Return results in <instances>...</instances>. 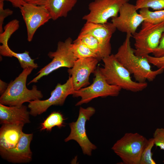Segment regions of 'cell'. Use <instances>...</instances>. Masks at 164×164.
I'll use <instances>...</instances> for the list:
<instances>
[{
  "label": "cell",
  "mask_w": 164,
  "mask_h": 164,
  "mask_svg": "<svg viewBox=\"0 0 164 164\" xmlns=\"http://www.w3.org/2000/svg\"><path fill=\"white\" fill-rule=\"evenodd\" d=\"M132 35L127 34L125 39L114 55L117 60L133 75L137 82H145L146 80L153 81L164 69H151L150 64L146 57L136 55L132 47L130 39Z\"/></svg>",
  "instance_id": "6da1fadb"
},
{
  "label": "cell",
  "mask_w": 164,
  "mask_h": 164,
  "mask_svg": "<svg viewBox=\"0 0 164 164\" xmlns=\"http://www.w3.org/2000/svg\"><path fill=\"white\" fill-rule=\"evenodd\" d=\"M103 67L99 68L100 72L109 84L115 85L132 92L142 91L148 86L146 82L140 83L133 81L131 73L116 58L111 54L102 60Z\"/></svg>",
  "instance_id": "7a4b0ae2"
},
{
  "label": "cell",
  "mask_w": 164,
  "mask_h": 164,
  "mask_svg": "<svg viewBox=\"0 0 164 164\" xmlns=\"http://www.w3.org/2000/svg\"><path fill=\"white\" fill-rule=\"evenodd\" d=\"M34 68L30 67L24 69L14 80L8 85L7 89L0 97V103L10 106H20L25 102L39 100L43 95L34 85L31 90L27 89L26 81L28 76Z\"/></svg>",
  "instance_id": "3957f363"
},
{
  "label": "cell",
  "mask_w": 164,
  "mask_h": 164,
  "mask_svg": "<svg viewBox=\"0 0 164 164\" xmlns=\"http://www.w3.org/2000/svg\"><path fill=\"white\" fill-rule=\"evenodd\" d=\"M148 139L138 133H126L111 148L125 164H139Z\"/></svg>",
  "instance_id": "277c9868"
},
{
  "label": "cell",
  "mask_w": 164,
  "mask_h": 164,
  "mask_svg": "<svg viewBox=\"0 0 164 164\" xmlns=\"http://www.w3.org/2000/svg\"><path fill=\"white\" fill-rule=\"evenodd\" d=\"M164 32V22L154 24L144 21L141 29L132 35L135 40L134 51L137 56L145 57L158 47Z\"/></svg>",
  "instance_id": "5b68a950"
},
{
  "label": "cell",
  "mask_w": 164,
  "mask_h": 164,
  "mask_svg": "<svg viewBox=\"0 0 164 164\" xmlns=\"http://www.w3.org/2000/svg\"><path fill=\"white\" fill-rule=\"evenodd\" d=\"M95 77L92 83L88 86L75 91L72 95L73 97H80V99L75 104L81 105L90 102L98 97H116L122 89L120 87L109 84L99 70V67L93 73Z\"/></svg>",
  "instance_id": "8992f818"
},
{
  "label": "cell",
  "mask_w": 164,
  "mask_h": 164,
  "mask_svg": "<svg viewBox=\"0 0 164 164\" xmlns=\"http://www.w3.org/2000/svg\"><path fill=\"white\" fill-rule=\"evenodd\" d=\"M72 40L70 37L64 41H59L57 48L55 52H49L48 55L52 59V61L42 68L37 73V76L32 80L28 84L36 83L43 76L49 74L58 69L62 67L71 68L77 59L74 56L72 50Z\"/></svg>",
  "instance_id": "52a82bcc"
},
{
  "label": "cell",
  "mask_w": 164,
  "mask_h": 164,
  "mask_svg": "<svg viewBox=\"0 0 164 164\" xmlns=\"http://www.w3.org/2000/svg\"><path fill=\"white\" fill-rule=\"evenodd\" d=\"M95 112L94 108L91 107L84 108L80 107L78 118L75 121L69 124L70 132L64 139L65 142L74 140L80 147L83 154L91 156L93 150L97 149L96 146L91 142L87 135L85 125Z\"/></svg>",
  "instance_id": "ba28073f"
},
{
  "label": "cell",
  "mask_w": 164,
  "mask_h": 164,
  "mask_svg": "<svg viewBox=\"0 0 164 164\" xmlns=\"http://www.w3.org/2000/svg\"><path fill=\"white\" fill-rule=\"evenodd\" d=\"M75 90L72 80L69 76L66 82L63 84H58L55 89L51 91L50 96L48 99L30 101L28 105L30 114L35 117L46 112L52 105H62L66 98L70 95H73Z\"/></svg>",
  "instance_id": "9c48e42d"
},
{
  "label": "cell",
  "mask_w": 164,
  "mask_h": 164,
  "mask_svg": "<svg viewBox=\"0 0 164 164\" xmlns=\"http://www.w3.org/2000/svg\"><path fill=\"white\" fill-rule=\"evenodd\" d=\"M129 0H94L88 5L89 13L82 19L86 22L103 24L118 16L120 9Z\"/></svg>",
  "instance_id": "30bf717a"
},
{
  "label": "cell",
  "mask_w": 164,
  "mask_h": 164,
  "mask_svg": "<svg viewBox=\"0 0 164 164\" xmlns=\"http://www.w3.org/2000/svg\"><path fill=\"white\" fill-rule=\"evenodd\" d=\"M20 9L26 27L27 40L31 42L37 30L51 19L50 15L45 5L25 2Z\"/></svg>",
  "instance_id": "8fae6325"
},
{
  "label": "cell",
  "mask_w": 164,
  "mask_h": 164,
  "mask_svg": "<svg viewBox=\"0 0 164 164\" xmlns=\"http://www.w3.org/2000/svg\"><path fill=\"white\" fill-rule=\"evenodd\" d=\"M137 10L135 5L126 2L121 7L119 15L112 18L111 22L120 31L132 35L145 20Z\"/></svg>",
  "instance_id": "7c38bea8"
},
{
  "label": "cell",
  "mask_w": 164,
  "mask_h": 164,
  "mask_svg": "<svg viewBox=\"0 0 164 164\" xmlns=\"http://www.w3.org/2000/svg\"><path fill=\"white\" fill-rule=\"evenodd\" d=\"M99 61L94 57L78 59L75 60L73 66L67 71L75 91L90 84V76L97 69Z\"/></svg>",
  "instance_id": "4fadbf2b"
},
{
  "label": "cell",
  "mask_w": 164,
  "mask_h": 164,
  "mask_svg": "<svg viewBox=\"0 0 164 164\" xmlns=\"http://www.w3.org/2000/svg\"><path fill=\"white\" fill-rule=\"evenodd\" d=\"M33 138L32 134L22 132L16 146L14 148L6 149L0 148L2 157L13 163H26L32 159V153L30 144Z\"/></svg>",
  "instance_id": "5bb4252c"
},
{
  "label": "cell",
  "mask_w": 164,
  "mask_h": 164,
  "mask_svg": "<svg viewBox=\"0 0 164 164\" xmlns=\"http://www.w3.org/2000/svg\"><path fill=\"white\" fill-rule=\"evenodd\" d=\"M116 28L111 22L103 24L86 22L80 32L90 34L96 38L109 52L111 53L110 41Z\"/></svg>",
  "instance_id": "9a60e30c"
},
{
  "label": "cell",
  "mask_w": 164,
  "mask_h": 164,
  "mask_svg": "<svg viewBox=\"0 0 164 164\" xmlns=\"http://www.w3.org/2000/svg\"><path fill=\"white\" fill-rule=\"evenodd\" d=\"M29 114L26 106H7L0 103V122L2 125L29 123Z\"/></svg>",
  "instance_id": "2e32d148"
},
{
  "label": "cell",
  "mask_w": 164,
  "mask_h": 164,
  "mask_svg": "<svg viewBox=\"0 0 164 164\" xmlns=\"http://www.w3.org/2000/svg\"><path fill=\"white\" fill-rule=\"evenodd\" d=\"M22 123L2 124L0 129V148L10 149L17 145L22 132Z\"/></svg>",
  "instance_id": "e0dca14e"
},
{
  "label": "cell",
  "mask_w": 164,
  "mask_h": 164,
  "mask_svg": "<svg viewBox=\"0 0 164 164\" xmlns=\"http://www.w3.org/2000/svg\"><path fill=\"white\" fill-rule=\"evenodd\" d=\"M77 0H48L45 5L51 19L56 20L62 17H66L76 4Z\"/></svg>",
  "instance_id": "ac0fdd59"
},
{
  "label": "cell",
  "mask_w": 164,
  "mask_h": 164,
  "mask_svg": "<svg viewBox=\"0 0 164 164\" xmlns=\"http://www.w3.org/2000/svg\"><path fill=\"white\" fill-rule=\"evenodd\" d=\"M0 53L3 56H13L17 58L23 69L30 67L36 69L38 67V65L34 62V60L31 58L29 55V52L27 51L22 53H16L12 50L8 45H2L0 46Z\"/></svg>",
  "instance_id": "d6986e66"
},
{
  "label": "cell",
  "mask_w": 164,
  "mask_h": 164,
  "mask_svg": "<svg viewBox=\"0 0 164 164\" xmlns=\"http://www.w3.org/2000/svg\"><path fill=\"white\" fill-rule=\"evenodd\" d=\"M77 38L81 40L97 56L99 61L111 54L93 36L80 32Z\"/></svg>",
  "instance_id": "ffe728a7"
},
{
  "label": "cell",
  "mask_w": 164,
  "mask_h": 164,
  "mask_svg": "<svg viewBox=\"0 0 164 164\" xmlns=\"http://www.w3.org/2000/svg\"><path fill=\"white\" fill-rule=\"evenodd\" d=\"M71 49L77 59L94 57L98 59L97 55L81 40L77 38L73 42Z\"/></svg>",
  "instance_id": "44dd1931"
},
{
  "label": "cell",
  "mask_w": 164,
  "mask_h": 164,
  "mask_svg": "<svg viewBox=\"0 0 164 164\" xmlns=\"http://www.w3.org/2000/svg\"><path fill=\"white\" fill-rule=\"evenodd\" d=\"M64 119L63 115L60 112H52L41 124L40 130H46L51 132L52 128L55 126L60 128L65 126Z\"/></svg>",
  "instance_id": "7402d4cb"
},
{
  "label": "cell",
  "mask_w": 164,
  "mask_h": 164,
  "mask_svg": "<svg viewBox=\"0 0 164 164\" xmlns=\"http://www.w3.org/2000/svg\"><path fill=\"white\" fill-rule=\"evenodd\" d=\"M139 12L144 19V21L154 24L164 22V9L152 11L149 8H143Z\"/></svg>",
  "instance_id": "603a6c76"
},
{
  "label": "cell",
  "mask_w": 164,
  "mask_h": 164,
  "mask_svg": "<svg viewBox=\"0 0 164 164\" xmlns=\"http://www.w3.org/2000/svg\"><path fill=\"white\" fill-rule=\"evenodd\" d=\"M19 27V20L13 19L9 22L4 28V31L0 33V43L2 45H8V42L12 35Z\"/></svg>",
  "instance_id": "cb8c5ba5"
},
{
  "label": "cell",
  "mask_w": 164,
  "mask_h": 164,
  "mask_svg": "<svg viewBox=\"0 0 164 164\" xmlns=\"http://www.w3.org/2000/svg\"><path fill=\"white\" fill-rule=\"evenodd\" d=\"M135 5L137 10L143 8L161 10L164 9V0H136Z\"/></svg>",
  "instance_id": "d4e9b609"
},
{
  "label": "cell",
  "mask_w": 164,
  "mask_h": 164,
  "mask_svg": "<svg viewBox=\"0 0 164 164\" xmlns=\"http://www.w3.org/2000/svg\"><path fill=\"white\" fill-rule=\"evenodd\" d=\"M155 145L153 138L148 139L147 144L142 153L139 164H155L152 158V149Z\"/></svg>",
  "instance_id": "484cf974"
},
{
  "label": "cell",
  "mask_w": 164,
  "mask_h": 164,
  "mask_svg": "<svg viewBox=\"0 0 164 164\" xmlns=\"http://www.w3.org/2000/svg\"><path fill=\"white\" fill-rule=\"evenodd\" d=\"M155 145L164 150V128H157L153 134Z\"/></svg>",
  "instance_id": "4316f807"
},
{
  "label": "cell",
  "mask_w": 164,
  "mask_h": 164,
  "mask_svg": "<svg viewBox=\"0 0 164 164\" xmlns=\"http://www.w3.org/2000/svg\"><path fill=\"white\" fill-rule=\"evenodd\" d=\"M4 2L0 1V33L3 31L2 26L5 19L13 13V11L9 9H4Z\"/></svg>",
  "instance_id": "83f0119b"
},
{
  "label": "cell",
  "mask_w": 164,
  "mask_h": 164,
  "mask_svg": "<svg viewBox=\"0 0 164 164\" xmlns=\"http://www.w3.org/2000/svg\"><path fill=\"white\" fill-rule=\"evenodd\" d=\"M145 57L150 64H152L158 68L164 69V55L159 57L148 55Z\"/></svg>",
  "instance_id": "f1b7e54d"
},
{
  "label": "cell",
  "mask_w": 164,
  "mask_h": 164,
  "mask_svg": "<svg viewBox=\"0 0 164 164\" xmlns=\"http://www.w3.org/2000/svg\"><path fill=\"white\" fill-rule=\"evenodd\" d=\"M152 54L153 56L156 57L164 55V32L162 35L158 47Z\"/></svg>",
  "instance_id": "f546056e"
},
{
  "label": "cell",
  "mask_w": 164,
  "mask_h": 164,
  "mask_svg": "<svg viewBox=\"0 0 164 164\" xmlns=\"http://www.w3.org/2000/svg\"><path fill=\"white\" fill-rule=\"evenodd\" d=\"M23 1L28 3L37 5H45L48 0H23Z\"/></svg>",
  "instance_id": "4dcf8cb0"
},
{
  "label": "cell",
  "mask_w": 164,
  "mask_h": 164,
  "mask_svg": "<svg viewBox=\"0 0 164 164\" xmlns=\"http://www.w3.org/2000/svg\"><path fill=\"white\" fill-rule=\"evenodd\" d=\"M0 1H7L10 2L14 7L19 8V9L24 3L23 0H0Z\"/></svg>",
  "instance_id": "1f68e13d"
},
{
  "label": "cell",
  "mask_w": 164,
  "mask_h": 164,
  "mask_svg": "<svg viewBox=\"0 0 164 164\" xmlns=\"http://www.w3.org/2000/svg\"><path fill=\"white\" fill-rule=\"evenodd\" d=\"M8 85L7 83L0 80V94L2 95L8 87Z\"/></svg>",
  "instance_id": "d6a6232c"
},
{
  "label": "cell",
  "mask_w": 164,
  "mask_h": 164,
  "mask_svg": "<svg viewBox=\"0 0 164 164\" xmlns=\"http://www.w3.org/2000/svg\"><path fill=\"white\" fill-rule=\"evenodd\" d=\"M163 162L164 163V160H163Z\"/></svg>",
  "instance_id": "836d02e7"
}]
</instances>
